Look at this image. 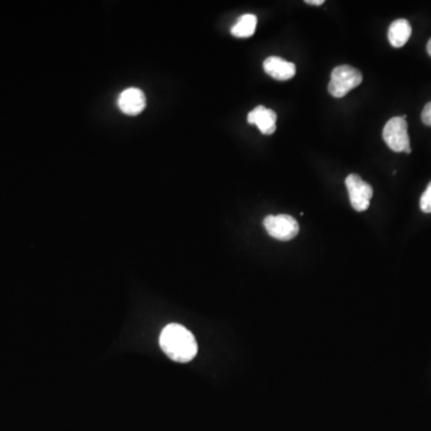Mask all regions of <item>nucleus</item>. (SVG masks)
Wrapping results in <instances>:
<instances>
[{
  "label": "nucleus",
  "instance_id": "6e6552de",
  "mask_svg": "<svg viewBox=\"0 0 431 431\" xmlns=\"http://www.w3.org/2000/svg\"><path fill=\"white\" fill-rule=\"evenodd\" d=\"M248 123H254L258 126L262 135H272L276 131L277 114L264 106L255 107L247 116Z\"/></svg>",
  "mask_w": 431,
  "mask_h": 431
},
{
  "label": "nucleus",
  "instance_id": "1a4fd4ad",
  "mask_svg": "<svg viewBox=\"0 0 431 431\" xmlns=\"http://www.w3.org/2000/svg\"><path fill=\"white\" fill-rule=\"evenodd\" d=\"M411 24L406 20L394 21L388 29L389 43L396 48H401L411 38Z\"/></svg>",
  "mask_w": 431,
  "mask_h": 431
},
{
  "label": "nucleus",
  "instance_id": "20e7f679",
  "mask_svg": "<svg viewBox=\"0 0 431 431\" xmlns=\"http://www.w3.org/2000/svg\"><path fill=\"white\" fill-rule=\"evenodd\" d=\"M264 227L269 236L279 241H290L298 235L300 225L293 216H267L264 220Z\"/></svg>",
  "mask_w": 431,
  "mask_h": 431
},
{
  "label": "nucleus",
  "instance_id": "39448f33",
  "mask_svg": "<svg viewBox=\"0 0 431 431\" xmlns=\"http://www.w3.org/2000/svg\"><path fill=\"white\" fill-rule=\"evenodd\" d=\"M345 185L349 192L351 206L354 211H366L373 198V187L362 180V177L357 174H350L345 180Z\"/></svg>",
  "mask_w": 431,
  "mask_h": 431
},
{
  "label": "nucleus",
  "instance_id": "423d86ee",
  "mask_svg": "<svg viewBox=\"0 0 431 431\" xmlns=\"http://www.w3.org/2000/svg\"><path fill=\"white\" fill-rule=\"evenodd\" d=\"M120 111L128 116H137L144 111L147 106V99L140 89L128 88L120 94L118 99Z\"/></svg>",
  "mask_w": 431,
  "mask_h": 431
},
{
  "label": "nucleus",
  "instance_id": "9d476101",
  "mask_svg": "<svg viewBox=\"0 0 431 431\" xmlns=\"http://www.w3.org/2000/svg\"><path fill=\"white\" fill-rule=\"evenodd\" d=\"M257 23H258L257 16L253 13H246V15L241 16L237 22L234 24V27L231 28V34L236 38H241V39L250 38L255 33Z\"/></svg>",
  "mask_w": 431,
  "mask_h": 431
},
{
  "label": "nucleus",
  "instance_id": "ddd939ff",
  "mask_svg": "<svg viewBox=\"0 0 431 431\" xmlns=\"http://www.w3.org/2000/svg\"><path fill=\"white\" fill-rule=\"evenodd\" d=\"M306 3L309 5H314V6H320V5H323L325 1L323 0H307Z\"/></svg>",
  "mask_w": 431,
  "mask_h": 431
},
{
  "label": "nucleus",
  "instance_id": "0eeeda50",
  "mask_svg": "<svg viewBox=\"0 0 431 431\" xmlns=\"http://www.w3.org/2000/svg\"><path fill=\"white\" fill-rule=\"evenodd\" d=\"M264 71L276 81H289L296 74V66L279 57H269L264 62Z\"/></svg>",
  "mask_w": 431,
  "mask_h": 431
},
{
  "label": "nucleus",
  "instance_id": "f257e3e1",
  "mask_svg": "<svg viewBox=\"0 0 431 431\" xmlns=\"http://www.w3.org/2000/svg\"><path fill=\"white\" fill-rule=\"evenodd\" d=\"M159 347L170 359L179 363L192 361L198 352V344L192 332L179 323H170L163 328Z\"/></svg>",
  "mask_w": 431,
  "mask_h": 431
},
{
  "label": "nucleus",
  "instance_id": "7ed1b4c3",
  "mask_svg": "<svg viewBox=\"0 0 431 431\" xmlns=\"http://www.w3.org/2000/svg\"><path fill=\"white\" fill-rule=\"evenodd\" d=\"M406 118L408 116H404L389 119L384 128L382 137L391 150L411 154Z\"/></svg>",
  "mask_w": 431,
  "mask_h": 431
},
{
  "label": "nucleus",
  "instance_id": "4468645a",
  "mask_svg": "<svg viewBox=\"0 0 431 431\" xmlns=\"http://www.w3.org/2000/svg\"><path fill=\"white\" fill-rule=\"evenodd\" d=\"M427 53H429V55L431 57V39L429 40V43H427Z\"/></svg>",
  "mask_w": 431,
  "mask_h": 431
},
{
  "label": "nucleus",
  "instance_id": "f03ea898",
  "mask_svg": "<svg viewBox=\"0 0 431 431\" xmlns=\"http://www.w3.org/2000/svg\"><path fill=\"white\" fill-rule=\"evenodd\" d=\"M363 76L361 71L350 65L337 66L331 74L328 91L335 99H342L350 93L352 89L361 84Z\"/></svg>",
  "mask_w": 431,
  "mask_h": 431
},
{
  "label": "nucleus",
  "instance_id": "f8f14e48",
  "mask_svg": "<svg viewBox=\"0 0 431 431\" xmlns=\"http://www.w3.org/2000/svg\"><path fill=\"white\" fill-rule=\"evenodd\" d=\"M422 121L424 125L431 126V102L424 107L423 112H422Z\"/></svg>",
  "mask_w": 431,
  "mask_h": 431
},
{
  "label": "nucleus",
  "instance_id": "9b49d317",
  "mask_svg": "<svg viewBox=\"0 0 431 431\" xmlns=\"http://www.w3.org/2000/svg\"><path fill=\"white\" fill-rule=\"evenodd\" d=\"M420 210L425 213H431V182L420 198Z\"/></svg>",
  "mask_w": 431,
  "mask_h": 431
}]
</instances>
